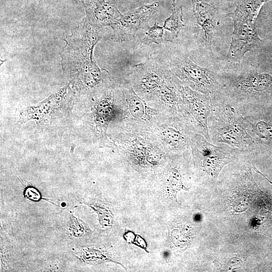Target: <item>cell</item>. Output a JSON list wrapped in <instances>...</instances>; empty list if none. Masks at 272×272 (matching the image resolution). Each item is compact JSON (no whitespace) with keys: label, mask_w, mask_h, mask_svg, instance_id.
<instances>
[{"label":"cell","mask_w":272,"mask_h":272,"mask_svg":"<svg viewBox=\"0 0 272 272\" xmlns=\"http://www.w3.org/2000/svg\"><path fill=\"white\" fill-rule=\"evenodd\" d=\"M101 29L91 25L86 19L66 37L60 52L63 72L75 79L80 87L92 89L102 81L103 73L94 56L95 45L101 39Z\"/></svg>","instance_id":"cell-1"},{"label":"cell","mask_w":272,"mask_h":272,"mask_svg":"<svg viewBox=\"0 0 272 272\" xmlns=\"http://www.w3.org/2000/svg\"><path fill=\"white\" fill-rule=\"evenodd\" d=\"M208 129L212 143L221 144L239 150L251 149L252 140L243 125L236 107L212 97Z\"/></svg>","instance_id":"cell-2"},{"label":"cell","mask_w":272,"mask_h":272,"mask_svg":"<svg viewBox=\"0 0 272 272\" xmlns=\"http://www.w3.org/2000/svg\"><path fill=\"white\" fill-rule=\"evenodd\" d=\"M165 62L171 73L192 89L211 97L217 95L221 89L215 73L198 66L181 53L169 51Z\"/></svg>","instance_id":"cell-3"},{"label":"cell","mask_w":272,"mask_h":272,"mask_svg":"<svg viewBox=\"0 0 272 272\" xmlns=\"http://www.w3.org/2000/svg\"><path fill=\"white\" fill-rule=\"evenodd\" d=\"M172 75L164 61L150 58L134 66L131 79L139 93L156 95Z\"/></svg>","instance_id":"cell-4"},{"label":"cell","mask_w":272,"mask_h":272,"mask_svg":"<svg viewBox=\"0 0 272 272\" xmlns=\"http://www.w3.org/2000/svg\"><path fill=\"white\" fill-rule=\"evenodd\" d=\"M191 145L194 153L202 161L205 171L214 178L225 165L232 161L234 152L239 150L226 145H216L198 133L192 136Z\"/></svg>","instance_id":"cell-5"},{"label":"cell","mask_w":272,"mask_h":272,"mask_svg":"<svg viewBox=\"0 0 272 272\" xmlns=\"http://www.w3.org/2000/svg\"><path fill=\"white\" fill-rule=\"evenodd\" d=\"M158 6L157 3L143 6L133 12L122 15L111 28L113 30L111 39L117 42L132 39L140 29L148 26V23Z\"/></svg>","instance_id":"cell-6"},{"label":"cell","mask_w":272,"mask_h":272,"mask_svg":"<svg viewBox=\"0 0 272 272\" xmlns=\"http://www.w3.org/2000/svg\"><path fill=\"white\" fill-rule=\"evenodd\" d=\"M180 91L183 104L192 117L198 133L212 143L208 125L211 109V97L186 86H181Z\"/></svg>","instance_id":"cell-7"},{"label":"cell","mask_w":272,"mask_h":272,"mask_svg":"<svg viewBox=\"0 0 272 272\" xmlns=\"http://www.w3.org/2000/svg\"><path fill=\"white\" fill-rule=\"evenodd\" d=\"M233 32L228 50V58L240 61L244 55L251 50L260 40L256 26L239 21L233 20Z\"/></svg>","instance_id":"cell-8"},{"label":"cell","mask_w":272,"mask_h":272,"mask_svg":"<svg viewBox=\"0 0 272 272\" xmlns=\"http://www.w3.org/2000/svg\"><path fill=\"white\" fill-rule=\"evenodd\" d=\"M86 12V19L99 29L114 26L122 17L115 0H79Z\"/></svg>","instance_id":"cell-9"},{"label":"cell","mask_w":272,"mask_h":272,"mask_svg":"<svg viewBox=\"0 0 272 272\" xmlns=\"http://www.w3.org/2000/svg\"><path fill=\"white\" fill-rule=\"evenodd\" d=\"M194 16L206 47L211 50L214 33L217 24L216 10L203 0H191Z\"/></svg>","instance_id":"cell-10"},{"label":"cell","mask_w":272,"mask_h":272,"mask_svg":"<svg viewBox=\"0 0 272 272\" xmlns=\"http://www.w3.org/2000/svg\"><path fill=\"white\" fill-rule=\"evenodd\" d=\"M267 0H241L235 10L228 16L236 20L256 26L258 13L261 6Z\"/></svg>","instance_id":"cell-11"},{"label":"cell","mask_w":272,"mask_h":272,"mask_svg":"<svg viewBox=\"0 0 272 272\" xmlns=\"http://www.w3.org/2000/svg\"><path fill=\"white\" fill-rule=\"evenodd\" d=\"M272 83V77L267 74H249L241 79L237 86L248 92H260L267 89Z\"/></svg>","instance_id":"cell-12"},{"label":"cell","mask_w":272,"mask_h":272,"mask_svg":"<svg viewBox=\"0 0 272 272\" xmlns=\"http://www.w3.org/2000/svg\"><path fill=\"white\" fill-rule=\"evenodd\" d=\"M162 135L166 143L174 149H185L191 143L192 137L183 129L176 126L166 128Z\"/></svg>","instance_id":"cell-13"},{"label":"cell","mask_w":272,"mask_h":272,"mask_svg":"<svg viewBox=\"0 0 272 272\" xmlns=\"http://www.w3.org/2000/svg\"><path fill=\"white\" fill-rule=\"evenodd\" d=\"M184 26L182 9L179 7L173 10L171 15L165 20L163 27L169 31L172 38L175 39L178 37Z\"/></svg>","instance_id":"cell-14"},{"label":"cell","mask_w":272,"mask_h":272,"mask_svg":"<svg viewBox=\"0 0 272 272\" xmlns=\"http://www.w3.org/2000/svg\"><path fill=\"white\" fill-rule=\"evenodd\" d=\"M164 28L155 22L152 27L148 26L147 31L141 41V47L155 43L160 45L163 41Z\"/></svg>","instance_id":"cell-15"},{"label":"cell","mask_w":272,"mask_h":272,"mask_svg":"<svg viewBox=\"0 0 272 272\" xmlns=\"http://www.w3.org/2000/svg\"><path fill=\"white\" fill-rule=\"evenodd\" d=\"M111 92L106 94V96L100 100L97 105V115L98 120L108 122L113 114V105L111 103Z\"/></svg>","instance_id":"cell-16"},{"label":"cell","mask_w":272,"mask_h":272,"mask_svg":"<svg viewBox=\"0 0 272 272\" xmlns=\"http://www.w3.org/2000/svg\"><path fill=\"white\" fill-rule=\"evenodd\" d=\"M167 190L169 193L173 196L176 199L177 193L178 191L181 190H189V188L185 187L183 184L182 176L177 169H174L169 176Z\"/></svg>","instance_id":"cell-17"}]
</instances>
